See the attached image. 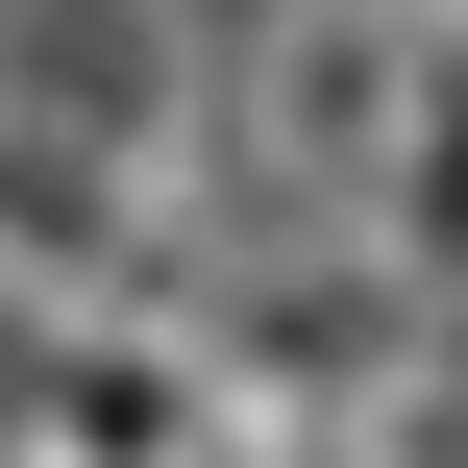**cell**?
I'll use <instances>...</instances> for the list:
<instances>
[{
	"label": "cell",
	"mask_w": 468,
	"mask_h": 468,
	"mask_svg": "<svg viewBox=\"0 0 468 468\" xmlns=\"http://www.w3.org/2000/svg\"><path fill=\"white\" fill-rule=\"evenodd\" d=\"M0 468H222L173 370H123L99 321H0Z\"/></svg>",
	"instance_id": "obj_1"
}]
</instances>
